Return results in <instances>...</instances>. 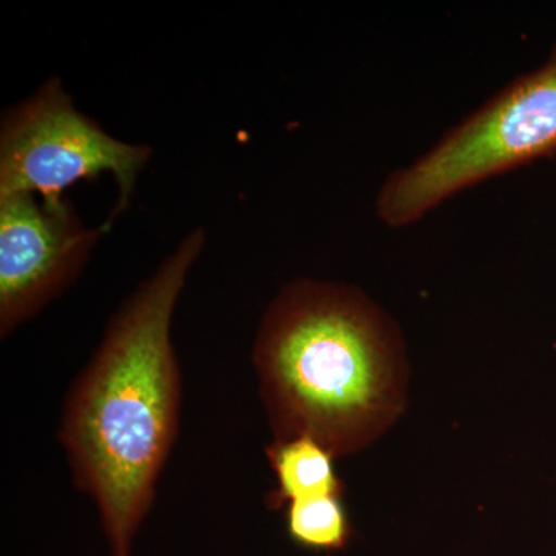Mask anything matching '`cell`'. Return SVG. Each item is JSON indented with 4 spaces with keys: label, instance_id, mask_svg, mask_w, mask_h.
Returning <instances> with one entry per match:
<instances>
[{
    "label": "cell",
    "instance_id": "obj_1",
    "mask_svg": "<svg viewBox=\"0 0 556 556\" xmlns=\"http://www.w3.org/2000/svg\"><path fill=\"white\" fill-rule=\"evenodd\" d=\"M204 247V229L190 230L139 285L65 404L61 442L76 485L97 503L113 556H130L177 438L181 379L172 320Z\"/></svg>",
    "mask_w": 556,
    "mask_h": 556
},
{
    "label": "cell",
    "instance_id": "obj_2",
    "mask_svg": "<svg viewBox=\"0 0 556 556\" xmlns=\"http://www.w3.org/2000/svg\"><path fill=\"white\" fill-rule=\"evenodd\" d=\"M252 361L276 441L309 437L336 457L350 455L404 408L399 329L348 285H285L262 318Z\"/></svg>",
    "mask_w": 556,
    "mask_h": 556
},
{
    "label": "cell",
    "instance_id": "obj_3",
    "mask_svg": "<svg viewBox=\"0 0 556 556\" xmlns=\"http://www.w3.org/2000/svg\"><path fill=\"white\" fill-rule=\"evenodd\" d=\"M556 153V43L547 60L445 131L382 182L376 212L391 229L426 217L463 190Z\"/></svg>",
    "mask_w": 556,
    "mask_h": 556
},
{
    "label": "cell",
    "instance_id": "obj_4",
    "mask_svg": "<svg viewBox=\"0 0 556 556\" xmlns=\"http://www.w3.org/2000/svg\"><path fill=\"white\" fill-rule=\"evenodd\" d=\"M148 144L112 137L97 121L76 109L60 78L3 113L0 124V197L30 193L46 203L67 200L79 182L108 174L115 201L105 230L130 206L141 172L152 160Z\"/></svg>",
    "mask_w": 556,
    "mask_h": 556
},
{
    "label": "cell",
    "instance_id": "obj_5",
    "mask_svg": "<svg viewBox=\"0 0 556 556\" xmlns=\"http://www.w3.org/2000/svg\"><path fill=\"white\" fill-rule=\"evenodd\" d=\"M105 229L89 228L68 199L0 197V334L46 308L79 276Z\"/></svg>",
    "mask_w": 556,
    "mask_h": 556
},
{
    "label": "cell",
    "instance_id": "obj_6",
    "mask_svg": "<svg viewBox=\"0 0 556 556\" xmlns=\"http://www.w3.org/2000/svg\"><path fill=\"white\" fill-rule=\"evenodd\" d=\"M277 489L266 497L270 508H281L308 497L343 495L336 473L334 455L309 437L274 441L266 448Z\"/></svg>",
    "mask_w": 556,
    "mask_h": 556
},
{
    "label": "cell",
    "instance_id": "obj_7",
    "mask_svg": "<svg viewBox=\"0 0 556 556\" xmlns=\"http://www.w3.org/2000/svg\"><path fill=\"white\" fill-rule=\"evenodd\" d=\"M288 536L299 547L311 552L345 551L353 536L342 496L308 497L287 504Z\"/></svg>",
    "mask_w": 556,
    "mask_h": 556
}]
</instances>
